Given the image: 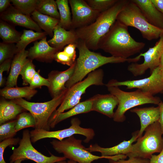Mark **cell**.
<instances>
[{
  "label": "cell",
  "instance_id": "cell-1",
  "mask_svg": "<svg viewBox=\"0 0 163 163\" xmlns=\"http://www.w3.org/2000/svg\"><path fill=\"white\" fill-rule=\"evenodd\" d=\"M145 43L136 41L131 36L128 27L116 21L100 40L98 49L112 56L124 59L140 53Z\"/></svg>",
  "mask_w": 163,
  "mask_h": 163
},
{
  "label": "cell",
  "instance_id": "cell-2",
  "mask_svg": "<svg viewBox=\"0 0 163 163\" xmlns=\"http://www.w3.org/2000/svg\"><path fill=\"white\" fill-rule=\"evenodd\" d=\"M129 0H118L112 7L101 12L92 23L75 29L78 39L84 41L90 50H98L100 40L109 31L117 21L119 13Z\"/></svg>",
  "mask_w": 163,
  "mask_h": 163
},
{
  "label": "cell",
  "instance_id": "cell-3",
  "mask_svg": "<svg viewBox=\"0 0 163 163\" xmlns=\"http://www.w3.org/2000/svg\"><path fill=\"white\" fill-rule=\"evenodd\" d=\"M77 45L79 56L76 60L73 73L65 85L68 89L82 80L86 75L104 65L123 63L128 60V58L124 59L112 56H106L100 53L92 51L87 47L84 41L79 39Z\"/></svg>",
  "mask_w": 163,
  "mask_h": 163
},
{
  "label": "cell",
  "instance_id": "cell-4",
  "mask_svg": "<svg viewBox=\"0 0 163 163\" xmlns=\"http://www.w3.org/2000/svg\"><path fill=\"white\" fill-rule=\"evenodd\" d=\"M107 88L110 93L115 96L119 101L113 118L114 121L117 122L124 121L126 119L125 113L133 107L148 104L158 105L161 101L160 97L139 89L133 91L126 92L117 86L108 87Z\"/></svg>",
  "mask_w": 163,
  "mask_h": 163
},
{
  "label": "cell",
  "instance_id": "cell-5",
  "mask_svg": "<svg viewBox=\"0 0 163 163\" xmlns=\"http://www.w3.org/2000/svg\"><path fill=\"white\" fill-rule=\"evenodd\" d=\"M82 140L76 139L74 136L62 141L53 140L50 142L53 149L58 153H62L66 158L78 163H92L94 161L103 158L114 160L125 159L123 155L113 156H98L87 151L83 145Z\"/></svg>",
  "mask_w": 163,
  "mask_h": 163
},
{
  "label": "cell",
  "instance_id": "cell-6",
  "mask_svg": "<svg viewBox=\"0 0 163 163\" xmlns=\"http://www.w3.org/2000/svg\"><path fill=\"white\" fill-rule=\"evenodd\" d=\"M117 21L128 27L136 28L143 38L148 40L157 39L163 34V29L150 24L139 8L131 0H129L119 13Z\"/></svg>",
  "mask_w": 163,
  "mask_h": 163
},
{
  "label": "cell",
  "instance_id": "cell-7",
  "mask_svg": "<svg viewBox=\"0 0 163 163\" xmlns=\"http://www.w3.org/2000/svg\"><path fill=\"white\" fill-rule=\"evenodd\" d=\"M143 136L132 145L129 158H140L149 159L152 155L160 153L163 149V133L158 121L149 125Z\"/></svg>",
  "mask_w": 163,
  "mask_h": 163
},
{
  "label": "cell",
  "instance_id": "cell-8",
  "mask_svg": "<svg viewBox=\"0 0 163 163\" xmlns=\"http://www.w3.org/2000/svg\"><path fill=\"white\" fill-rule=\"evenodd\" d=\"M104 72L101 69H96L90 73L86 78L78 82L68 89L65 97L59 107L51 117L49 123L54 120L60 113L73 108L80 102L82 95L86 90L92 85L102 86Z\"/></svg>",
  "mask_w": 163,
  "mask_h": 163
},
{
  "label": "cell",
  "instance_id": "cell-9",
  "mask_svg": "<svg viewBox=\"0 0 163 163\" xmlns=\"http://www.w3.org/2000/svg\"><path fill=\"white\" fill-rule=\"evenodd\" d=\"M68 90L51 100L44 102H30L22 98L12 100L28 111L32 115L35 122V129L50 131L49 120L63 101Z\"/></svg>",
  "mask_w": 163,
  "mask_h": 163
},
{
  "label": "cell",
  "instance_id": "cell-10",
  "mask_svg": "<svg viewBox=\"0 0 163 163\" xmlns=\"http://www.w3.org/2000/svg\"><path fill=\"white\" fill-rule=\"evenodd\" d=\"M163 53V34L155 45L147 51L135 58H129L127 62L132 63L128 66L127 70L135 77L143 75L148 69H150L151 73L159 66Z\"/></svg>",
  "mask_w": 163,
  "mask_h": 163
},
{
  "label": "cell",
  "instance_id": "cell-11",
  "mask_svg": "<svg viewBox=\"0 0 163 163\" xmlns=\"http://www.w3.org/2000/svg\"><path fill=\"white\" fill-rule=\"evenodd\" d=\"M71 126L69 128L63 129L50 131L44 129H35L30 131V139L34 143L41 139L47 138H53L59 141L68 138L75 134H80L84 136L85 143H88L92 140L95 135L94 130L91 128H84L80 126L81 121L77 117L72 118L71 120Z\"/></svg>",
  "mask_w": 163,
  "mask_h": 163
},
{
  "label": "cell",
  "instance_id": "cell-12",
  "mask_svg": "<svg viewBox=\"0 0 163 163\" xmlns=\"http://www.w3.org/2000/svg\"><path fill=\"white\" fill-rule=\"evenodd\" d=\"M30 139V132L28 129L24 130L19 145L13 150V153L10 157V163L21 159H29L36 163H55L65 161L64 156H57L51 154L46 156L37 150L33 146Z\"/></svg>",
  "mask_w": 163,
  "mask_h": 163
},
{
  "label": "cell",
  "instance_id": "cell-13",
  "mask_svg": "<svg viewBox=\"0 0 163 163\" xmlns=\"http://www.w3.org/2000/svg\"><path fill=\"white\" fill-rule=\"evenodd\" d=\"M105 85L107 87L126 86V89L136 88L154 95L163 92V77L158 66L153 71L147 78L121 81L112 79Z\"/></svg>",
  "mask_w": 163,
  "mask_h": 163
},
{
  "label": "cell",
  "instance_id": "cell-14",
  "mask_svg": "<svg viewBox=\"0 0 163 163\" xmlns=\"http://www.w3.org/2000/svg\"><path fill=\"white\" fill-rule=\"evenodd\" d=\"M69 2L72 14L71 29H76L92 23L100 13L93 9L85 0H69Z\"/></svg>",
  "mask_w": 163,
  "mask_h": 163
},
{
  "label": "cell",
  "instance_id": "cell-15",
  "mask_svg": "<svg viewBox=\"0 0 163 163\" xmlns=\"http://www.w3.org/2000/svg\"><path fill=\"white\" fill-rule=\"evenodd\" d=\"M0 18L11 25L42 32L41 29L30 16L23 13L11 4L6 10L0 14Z\"/></svg>",
  "mask_w": 163,
  "mask_h": 163
},
{
  "label": "cell",
  "instance_id": "cell-16",
  "mask_svg": "<svg viewBox=\"0 0 163 163\" xmlns=\"http://www.w3.org/2000/svg\"><path fill=\"white\" fill-rule=\"evenodd\" d=\"M75 65L76 61L65 71L53 70L49 74L48 79L50 85L48 88L52 98L58 96L68 89L65 87V85L72 75Z\"/></svg>",
  "mask_w": 163,
  "mask_h": 163
},
{
  "label": "cell",
  "instance_id": "cell-17",
  "mask_svg": "<svg viewBox=\"0 0 163 163\" xmlns=\"http://www.w3.org/2000/svg\"><path fill=\"white\" fill-rule=\"evenodd\" d=\"M139 130L133 134L131 139L128 141L124 140L119 144L110 148H104L98 144L91 145L86 149L90 152H100L103 156H113L123 155L128 156L132 151V143L137 141Z\"/></svg>",
  "mask_w": 163,
  "mask_h": 163
},
{
  "label": "cell",
  "instance_id": "cell-18",
  "mask_svg": "<svg viewBox=\"0 0 163 163\" xmlns=\"http://www.w3.org/2000/svg\"><path fill=\"white\" fill-rule=\"evenodd\" d=\"M28 59L46 62H51L54 60V56L59 51L52 47L46 40V37L39 41H36L33 46L28 50Z\"/></svg>",
  "mask_w": 163,
  "mask_h": 163
},
{
  "label": "cell",
  "instance_id": "cell-19",
  "mask_svg": "<svg viewBox=\"0 0 163 163\" xmlns=\"http://www.w3.org/2000/svg\"><path fill=\"white\" fill-rule=\"evenodd\" d=\"M92 97V111H97L110 118H113L114 109L119 103L117 98L110 93L98 94Z\"/></svg>",
  "mask_w": 163,
  "mask_h": 163
},
{
  "label": "cell",
  "instance_id": "cell-20",
  "mask_svg": "<svg viewBox=\"0 0 163 163\" xmlns=\"http://www.w3.org/2000/svg\"><path fill=\"white\" fill-rule=\"evenodd\" d=\"M78 40L75 29H71L67 30L58 24L53 30L52 38L47 41L51 46L56 48L59 51L66 45L77 43Z\"/></svg>",
  "mask_w": 163,
  "mask_h": 163
},
{
  "label": "cell",
  "instance_id": "cell-21",
  "mask_svg": "<svg viewBox=\"0 0 163 163\" xmlns=\"http://www.w3.org/2000/svg\"><path fill=\"white\" fill-rule=\"evenodd\" d=\"M139 8L151 25L163 29V14L154 6L151 0H132Z\"/></svg>",
  "mask_w": 163,
  "mask_h": 163
},
{
  "label": "cell",
  "instance_id": "cell-22",
  "mask_svg": "<svg viewBox=\"0 0 163 163\" xmlns=\"http://www.w3.org/2000/svg\"><path fill=\"white\" fill-rule=\"evenodd\" d=\"M130 111L136 113L140 119L141 128L138 134V139L142 136L144 131L149 125L158 121L160 114L158 106L157 107L136 108L131 110Z\"/></svg>",
  "mask_w": 163,
  "mask_h": 163
},
{
  "label": "cell",
  "instance_id": "cell-23",
  "mask_svg": "<svg viewBox=\"0 0 163 163\" xmlns=\"http://www.w3.org/2000/svg\"><path fill=\"white\" fill-rule=\"evenodd\" d=\"M28 54V50H24L17 53L14 55L6 83V87L17 86L18 76L27 59Z\"/></svg>",
  "mask_w": 163,
  "mask_h": 163
},
{
  "label": "cell",
  "instance_id": "cell-24",
  "mask_svg": "<svg viewBox=\"0 0 163 163\" xmlns=\"http://www.w3.org/2000/svg\"><path fill=\"white\" fill-rule=\"evenodd\" d=\"M93 97L80 102L69 110L59 114L53 120L49 123L50 128H53L60 122L73 116L92 111Z\"/></svg>",
  "mask_w": 163,
  "mask_h": 163
},
{
  "label": "cell",
  "instance_id": "cell-25",
  "mask_svg": "<svg viewBox=\"0 0 163 163\" xmlns=\"http://www.w3.org/2000/svg\"><path fill=\"white\" fill-rule=\"evenodd\" d=\"M24 110L12 100L2 98L0 101V125L15 119Z\"/></svg>",
  "mask_w": 163,
  "mask_h": 163
},
{
  "label": "cell",
  "instance_id": "cell-26",
  "mask_svg": "<svg viewBox=\"0 0 163 163\" xmlns=\"http://www.w3.org/2000/svg\"><path fill=\"white\" fill-rule=\"evenodd\" d=\"M37 92V90L31 88L29 86L22 87H5L0 90V94L3 97L10 100L23 97L30 100Z\"/></svg>",
  "mask_w": 163,
  "mask_h": 163
},
{
  "label": "cell",
  "instance_id": "cell-27",
  "mask_svg": "<svg viewBox=\"0 0 163 163\" xmlns=\"http://www.w3.org/2000/svg\"><path fill=\"white\" fill-rule=\"evenodd\" d=\"M31 18L50 37L53 35V30L59 20L41 14L35 10L31 14Z\"/></svg>",
  "mask_w": 163,
  "mask_h": 163
},
{
  "label": "cell",
  "instance_id": "cell-28",
  "mask_svg": "<svg viewBox=\"0 0 163 163\" xmlns=\"http://www.w3.org/2000/svg\"><path fill=\"white\" fill-rule=\"evenodd\" d=\"M77 43L70 44L63 48L62 51L56 52L54 56V60L62 64L71 66L76 61V49Z\"/></svg>",
  "mask_w": 163,
  "mask_h": 163
},
{
  "label": "cell",
  "instance_id": "cell-29",
  "mask_svg": "<svg viewBox=\"0 0 163 163\" xmlns=\"http://www.w3.org/2000/svg\"><path fill=\"white\" fill-rule=\"evenodd\" d=\"M11 24L1 19L0 21V37L3 42L16 43L20 40L22 34Z\"/></svg>",
  "mask_w": 163,
  "mask_h": 163
},
{
  "label": "cell",
  "instance_id": "cell-30",
  "mask_svg": "<svg viewBox=\"0 0 163 163\" xmlns=\"http://www.w3.org/2000/svg\"><path fill=\"white\" fill-rule=\"evenodd\" d=\"M48 34L45 32H35L32 30H24L20 40L16 43L17 53L25 50L27 46L32 42L41 40Z\"/></svg>",
  "mask_w": 163,
  "mask_h": 163
},
{
  "label": "cell",
  "instance_id": "cell-31",
  "mask_svg": "<svg viewBox=\"0 0 163 163\" xmlns=\"http://www.w3.org/2000/svg\"><path fill=\"white\" fill-rule=\"evenodd\" d=\"M56 2L60 15L58 25L66 30L71 27L72 18L68 0H56Z\"/></svg>",
  "mask_w": 163,
  "mask_h": 163
},
{
  "label": "cell",
  "instance_id": "cell-32",
  "mask_svg": "<svg viewBox=\"0 0 163 163\" xmlns=\"http://www.w3.org/2000/svg\"><path fill=\"white\" fill-rule=\"evenodd\" d=\"M56 1L38 0L36 10L43 14L60 19V15Z\"/></svg>",
  "mask_w": 163,
  "mask_h": 163
},
{
  "label": "cell",
  "instance_id": "cell-33",
  "mask_svg": "<svg viewBox=\"0 0 163 163\" xmlns=\"http://www.w3.org/2000/svg\"><path fill=\"white\" fill-rule=\"evenodd\" d=\"M38 0H11L12 5L23 13L30 16L36 9Z\"/></svg>",
  "mask_w": 163,
  "mask_h": 163
},
{
  "label": "cell",
  "instance_id": "cell-34",
  "mask_svg": "<svg viewBox=\"0 0 163 163\" xmlns=\"http://www.w3.org/2000/svg\"><path fill=\"white\" fill-rule=\"evenodd\" d=\"M16 120L15 129L17 132L24 128L35 127V119L30 112H22L18 115Z\"/></svg>",
  "mask_w": 163,
  "mask_h": 163
},
{
  "label": "cell",
  "instance_id": "cell-35",
  "mask_svg": "<svg viewBox=\"0 0 163 163\" xmlns=\"http://www.w3.org/2000/svg\"><path fill=\"white\" fill-rule=\"evenodd\" d=\"M37 71L32 60L27 59L20 72L23 80L22 84L24 85H29Z\"/></svg>",
  "mask_w": 163,
  "mask_h": 163
},
{
  "label": "cell",
  "instance_id": "cell-36",
  "mask_svg": "<svg viewBox=\"0 0 163 163\" xmlns=\"http://www.w3.org/2000/svg\"><path fill=\"white\" fill-rule=\"evenodd\" d=\"M17 48L14 43H0V64L14 57L17 53Z\"/></svg>",
  "mask_w": 163,
  "mask_h": 163
},
{
  "label": "cell",
  "instance_id": "cell-37",
  "mask_svg": "<svg viewBox=\"0 0 163 163\" xmlns=\"http://www.w3.org/2000/svg\"><path fill=\"white\" fill-rule=\"evenodd\" d=\"M17 120L2 124L0 126V141L13 138L17 133L15 126Z\"/></svg>",
  "mask_w": 163,
  "mask_h": 163
},
{
  "label": "cell",
  "instance_id": "cell-38",
  "mask_svg": "<svg viewBox=\"0 0 163 163\" xmlns=\"http://www.w3.org/2000/svg\"><path fill=\"white\" fill-rule=\"evenodd\" d=\"M118 0H85V1L93 9L101 13L112 7Z\"/></svg>",
  "mask_w": 163,
  "mask_h": 163
},
{
  "label": "cell",
  "instance_id": "cell-39",
  "mask_svg": "<svg viewBox=\"0 0 163 163\" xmlns=\"http://www.w3.org/2000/svg\"><path fill=\"white\" fill-rule=\"evenodd\" d=\"M40 70L37 72L32 79L29 86L31 88H41L43 86H46L48 88L49 86V82L48 78L42 77L40 74Z\"/></svg>",
  "mask_w": 163,
  "mask_h": 163
},
{
  "label": "cell",
  "instance_id": "cell-40",
  "mask_svg": "<svg viewBox=\"0 0 163 163\" xmlns=\"http://www.w3.org/2000/svg\"><path fill=\"white\" fill-rule=\"evenodd\" d=\"M19 138H11L4 140L0 142V163H6L4 158L5 149L10 145H16L20 141Z\"/></svg>",
  "mask_w": 163,
  "mask_h": 163
},
{
  "label": "cell",
  "instance_id": "cell-41",
  "mask_svg": "<svg viewBox=\"0 0 163 163\" xmlns=\"http://www.w3.org/2000/svg\"><path fill=\"white\" fill-rule=\"evenodd\" d=\"M109 163H150L149 159L140 158H130L127 160L120 159L117 160L109 159Z\"/></svg>",
  "mask_w": 163,
  "mask_h": 163
},
{
  "label": "cell",
  "instance_id": "cell-42",
  "mask_svg": "<svg viewBox=\"0 0 163 163\" xmlns=\"http://www.w3.org/2000/svg\"><path fill=\"white\" fill-rule=\"evenodd\" d=\"M12 60H6L0 64V86H2L5 82L3 77V73L5 71L8 72L10 69Z\"/></svg>",
  "mask_w": 163,
  "mask_h": 163
},
{
  "label": "cell",
  "instance_id": "cell-43",
  "mask_svg": "<svg viewBox=\"0 0 163 163\" xmlns=\"http://www.w3.org/2000/svg\"><path fill=\"white\" fill-rule=\"evenodd\" d=\"M149 161L150 163H163V149L159 154L152 155Z\"/></svg>",
  "mask_w": 163,
  "mask_h": 163
},
{
  "label": "cell",
  "instance_id": "cell-44",
  "mask_svg": "<svg viewBox=\"0 0 163 163\" xmlns=\"http://www.w3.org/2000/svg\"><path fill=\"white\" fill-rule=\"evenodd\" d=\"M11 0H0V14L6 10L11 5Z\"/></svg>",
  "mask_w": 163,
  "mask_h": 163
},
{
  "label": "cell",
  "instance_id": "cell-45",
  "mask_svg": "<svg viewBox=\"0 0 163 163\" xmlns=\"http://www.w3.org/2000/svg\"><path fill=\"white\" fill-rule=\"evenodd\" d=\"M155 7L163 14V0H151Z\"/></svg>",
  "mask_w": 163,
  "mask_h": 163
},
{
  "label": "cell",
  "instance_id": "cell-46",
  "mask_svg": "<svg viewBox=\"0 0 163 163\" xmlns=\"http://www.w3.org/2000/svg\"><path fill=\"white\" fill-rule=\"evenodd\" d=\"M160 108V114L158 121L159 123L163 133V102L161 101L158 105Z\"/></svg>",
  "mask_w": 163,
  "mask_h": 163
},
{
  "label": "cell",
  "instance_id": "cell-47",
  "mask_svg": "<svg viewBox=\"0 0 163 163\" xmlns=\"http://www.w3.org/2000/svg\"><path fill=\"white\" fill-rule=\"evenodd\" d=\"M161 71L162 75L163 77V53L161 57L159 66Z\"/></svg>",
  "mask_w": 163,
  "mask_h": 163
},
{
  "label": "cell",
  "instance_id": "cell-48",
  "mask_svg": "<svg viewBox=\"0 0 163 163\" xmlns=\"http://www.w3.org/2000/svg\"><path fill=\"white\" fill-rule=\"evenodd\" d=\"M24 160H25L23 159H19L15 161L14 163H21Z\"/></svg>",
  "mask_w": 163,
  "mask_h": 163
},
{
  "label": "cell",
  "instance_id": "cell-49",
  "mask_svg": "<svg viewBox=\"0 0 163 163\" xmlns=\"http://www.w3.org/2000/svg\"><path fill=\"white\" fill-rule=\"evenodd\" d=\"M67 163H78L77 162L75 161H74L69 160L67 161Z\"/></svg>",
  "mask_w": 163,
  "mask_h": 163
},
{
  "label": "cell",
  "instance_id": "cell-50",
  "mask_svg": "<svg viewBox=\"0 0 163 163\" xmlns=\"http://www.w3.org/2000/svg\"><path fill=\"white\" fill-rule=\"evenodd\" d=\"M57 163H67V162H66L65 161H63L58 162Z\"/></svg>",
  "mask_w": 163,
  "mask_h": 163
}]
</instances>
